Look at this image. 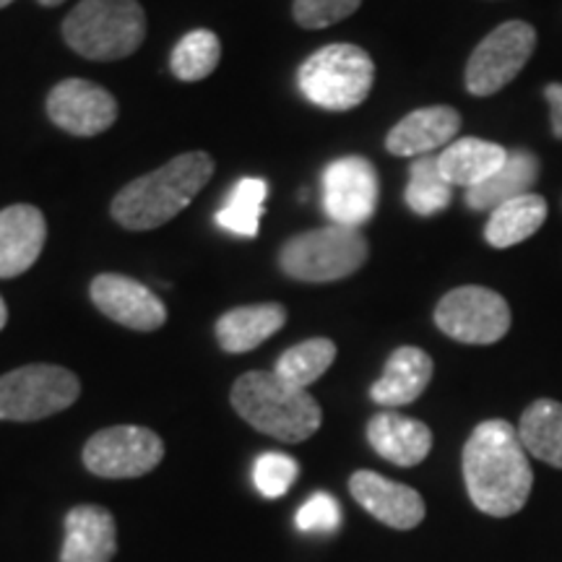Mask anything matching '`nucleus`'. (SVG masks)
Listing matches in <instances>:
<instances>
[{"label":"nucleus","mask_w":562,"mask_h":562,"mask_svg":"<svg viewBox=\"0 0 562 562\" xmlns=\"http://www.w3.org/2000/svg\"><path fill=\"white\" fill-rule=\"evenodd\" d=\"M463 482L482 513L508 518L529 501L533 472L518 430L505 419L474 427L463 446Z\"/></svg>","instance_id":"1"},{"label":"nucleus","mask_w":562,"mask_h":562,"mask_svg":"<svg viewBox=\"0 0 562 562\" xmlns=\"http://www.w3.org/2000/svg\"><path fill=\"white\" fill-rule=\"evenodd\" d=\"M214 175V159L206 151L180 154L144 178L131 180L112 199V220L131 232L157 229L191 206Z\"/></svg>","instance_id":"2"},{"label":"nucleus","mask_w":562,"mask_h":562,"mask_svg":"<svg viewBox=\"0 0 562 562\" xmlns=\"http://www.w3.org/2000/svg\"><path fill=\"white\" fill-rule=\"evenodd\" d=\"M232 406L248 425L281 442H302L318 432L323 412L307 391L284 383L277 372H245L232 385Z\"/></svg>","instance_id":"3"},{"label":"nucleus","mask_w":562,"mask_h":562,"mask_svg":"<svg viewBox=\"0 0 562 562\" xmlns=\"http://www.w3.org/2000/svg\"><path fill=\"white\" fill-rule=\"evenodd\" d=\"M63 40L87 60H123L144 45L146 13L138 0H81L63 21Z\"/></svg>","instance_id":"4"},{"label":"nucleus","mask_w":562,"mask_h":562,"mask_svg":"<svg viewBox=\"0 0 562 562\" xmlns=\"http://www.w3.org/2000/svg\"><path fill=\"white\" fill-rule=\"evenodd\" d=\"M368 237L360 229L328 224L286 240L279 250V266L290 279L328 284L360 271L368 263Z\"/></svg>","instance_id":"5"},{"label":"nucleus","mask_w":562,"mask_h":562,"mask_svg":"<svg viewBox=\"0 0 562 562\" xmlns=\"http://www.w3.org/2000/svg\"><path fill=\"white\" fill-rule=\"evenodd\" d=\"M302 94L331 112L360 108L375 83V63L362 47L336 42L315 50L297 70Z\"/></svg>","instance_id":"6"},{"label":"nucleus","mask_w":562,"mask_h":562,"mask_svg":"<svg viewBox=\"0 0 562 562\" xmlns=\"http://www.w3.org/2000/svg\"><path fill=\"white\" fill-rule=\"evenodd\" d=\"M81 396V383L60 364H24L0 375V419L37 422L53 417Z\"/></svg>","instance_id":"7"},{"label":"nucleus","mask_w":562,"mask_h":562,"mask_svg":"<svg viewBox=\"0 0 562 562\" xmlns=\"http://www.w3.org/2000/svg\"><path fill=\"white\" fill-rule=\"evenodd\" d=\"M537 50V30L526 21H505L469 55L463 83L472 97H492L508 87Z\"/></svg>","instance_id":"8"},{"label":"nucleus","mask_w":562,"mask_h":562,"mask_svg":"<svg viewBox=\"0 0 562 562\" xmlns=\"http://www.w3.org/2000/svg\"><path fill=\"white\" fill-rule=\"evenodd\" d=\"M510 305L503 294L480 284L456 286L435 307V326L453 341L487 347L510 331Z\"/></svg>","instance_id":"9"},{"label":"nucleus","mask_w":562,"mask_h":562,"mask_svg":"<svg viewBox=\"0 0 562 562\" xmlns=\"http://www.w3.org/2000/svg\"><path fill=\"white\" fill-rule=\"evenodd\" d=\"M165 459V442L149 427L117 425L91 435L83 446V467L104 480L149 474Z\"/></svg>","instance_id":"10"},{"label":"nucleus","mask_w":562,"mask_h":562,"mask_svg":"<svg viewBox=\"0 0 562 562\" xmlns=\"http://www.w3.org/2000/svg\"><path fill=\"white\" fill-rule=\"evenodd\" d=\"M378 193V172L364 157H341L323 172V209L334 224L360 229L375 214Z\"/></svg>","instance_id":"11"},{"label":"nucleus","mask_w":562,"mask_h":562,"mask_svg":"<svg viewBox=\"0 0 562 562\" xmlns=\"http://www.w3.org/2000/svg\"><path fill=\"white\" fill-rule=\"evenodd\" d=\"M47 115L70 136H97L117 121V102L108 89L87 79H66L47 97Z\"/></svg>","instance_id":"12"},{"label":"nucleus","mask_w":562,"mask_h":562,"mask_svg":"<svg viewBox=\"0 0 562 562\" xmlns=\"http://www.w3.org/2000/svg\"><path fill=\"white\" fill-rule=\"evenodd\" d=\"M91 302L110 321L133 331H157L167 323V307L149 286L123 277V273H100L89 286Z\"/></svg>","instance_id":"13"},{"label":"nucleus","mask_w":562,"mask_h":562,"mask_svg":"<svg viewBox=\"0 0 562 562\" xmlns=\"http://www.w3.org/2000/svg\"><path fill=\"white\" fill-rule=\"evenodd\" d=\"M349 492L372 518L391 529L409 531L425 518V501L419 492L383 474L355 472L349 480Z\"/></svg>","instance_id":"14"},{"label":"nucleus","mask_w":562,"mask_h":562,"mask_svg":"<svg viewBox=\"0 0 562 562\" xmlns=\"http://www.w3.org/2000/svg\"><path fill=\"white\" fill-rule=\"evenodd\" d=\"M47 240L45 214L30 203L0 211V279H13L37 263Z\"/></svg>","instance_id":"15"},{"label":"nucleus","mask_w":562,"mask_h":562,"mask_svg":"<svg viewBox=\"0 0 562 562\" xmlns=\"http://www.w3.org/2000/svg\"><path fill=\"white\" fill-rule=\"evenodd\" d=\"M459 131V110L448 108V104H432V108L409 112L393 125L385 138V149L396 157H427L440 146L453 144Z\"/></svg>","instance_id":"16"},{"label":"nucleus","mask_w":562,"mask_h":562,"mask_svg":"<svg viewBox=\"0 0 562 562\" xmlns=\"http://www.w3.org/2000/svg\"><path fill=\"white\" fill-rule=\"evenodd\" d=\"M368 440L372 451L396 467H417L432 451L430 427L396 412L375 414L368 425Z\"/></svg>","instance_id":"17"},{"label":"nucleus","mask_w":562,"mask_h":562,"mask_svg":"<svg viewBox=\"0 0 562 562\" xmlns=\"http://www.w3.org/2000/svg\"><path fill=\"white\" fill-rule=\"evenodd\" d=\"M117 550L115 518L102 505H79L66 516L60 562H110Z\"/></svg>","instance_id":"18"},{"label":"nucleus","mask_w":562,"mask_h":562,"mask_svg":"<svg viewBox=\"0 0 562 562\" xmlns=\"http://www.w3.org/2000/svg\"><path fill=\"white\" fill-rule=\"evenodd\" d=\"M432 357L419 347H398L385 362L381 381L372 383L370 398L385 409L406 406L425 393L432 381Z\"/></svg>","instance_id":"19"},{"label":"nucleus","mask_w":562,"mask_h":562,"mask_svg":"<svg viewBox=\"0 0 562 562\" xmlns=\"http://www.w3.org/2000/svg\"><path fill=\"white\" fill-rule=\"evenodd\" d=\"M508 154L510 151L503 149L501 144L469 136L448 144L438 157V167L451 186H463L469 191L501 170Z\"/></svg>","instance_id":"20"},{"label":"nucleus","mask_w":562,"mask_h":562,"mask_svg":"<svg viewBox=\"0 0 562 562\" xmlns=\"http://www.w3.org/2000/svg\"><path fill=\"white\" fill-rule=\"evenodd\" d=\"M547 214H550V206L539 193H524L518 199L505 201L492 209L490 220L484 224V240L495 250L521 245L544 227Z\"/></svg>","instance_id":"21"},{"label":"nucleus","mask_w":562,"mask_h":562,"mask_svg":"<svg viewBox=\"0 0 562 562\" xmlns=\"http://www.w3.org/2000/svg\"><path fill=\"white\" fill-rule=\"evenodd\" d=\"M286 323V311L277 302H266V305H245L235 311L224 313L216 321V339L222 349L229 355H243V351L256 349L269 336L281 331Z\"/></svg>","instance_id":"22"},{"label":"nucleus","mask_w":562,"mask_h":562,"mask_svg":"<svg viewBox=\"0 0 562 562\" xmlns=\"http://www.w3.org/2000/svg\"><path fill=\"white\" fill-rule=\"evenodd\" d=\"M539 172H542V165L529 149L510 151L505 165L490 180H484L476 188H469L467 206L472 211H492L505 201L531 193L533 182L539 180Z\"/></svg>","instance_id":"23"},{"label":"nucleus","mask_w":562,"mask_h":562,"mask_svg":"<svg viewBox=\"0 0 562 562\" xmlns=\"http://www.w3.org/2000/svg\"><path fill=\"white\" fill-rule=\"evenodd\" d=\"M518 438L533 459L562 469V404L539 398L521 414Z\"/></svg>","instance_id":"24"},{"label":"nucleus","mask_w":562,"mask_h":562,"mask_svg":"<svg viewBox=\"0 0 562 562\" xmlns=\"http://www.w3.org/2000/svg\"><path fill=\"white\" fill-rule=\"evenodd\" d=\"M266 195H269V182L263 178H243L232 188L224 209L216 211V224L222 229L240 237H256L261 227V214Z\"/></svg>","instance_id":"25"},{"label":"nucleus","mask_w":562,"mask_h":562,"mask_svg":"<svg viewBox=\"0 0 562 562\" xmlns=\"http://www.w3.org/2000/svg\"><path fill=\"white\" fill-rule=\"evenodd\" d=\"M336 360V344L331 339H307L302 344H294L279 357L273 372L284 383L294 385V389L307 391L318 378L331 368Z\"/></svg>","instance_id":"26"},{"label":"nucleus","mask_w":562,"mask_h":562,"mask_svg":"<svg viewBox=\"0 0 562 562\" xmlns=\"http://www.w3.org/2000/svg\"><path fill=\"white\" fill-rule=\"evenodd\" d=\"M222 60V42L211 30H193L182 37L170 55V70L180 81H203Z\"/></svg>","instance_id":"27"},{"label":"nucleus","mask_w":562,"mask_h":562,"mask_svg":"<svg viewBox=\"0 0 562 562\" xmlns=\"http://www.w3.org/2000/svg\"><path fill=\"white\" fill-rule=\"evenodd\" d=\"M451 182L442 178L438 157H419L409 170V186H406V206L417 216H435L453 199Z\"/></svg>","instance_id":"28"},{"label":"nucleus","mask_w":562,"mask_h":562,"mask_svg":"<svg viewBox=\"0 0 562 562\" xmlns=\"http://www.w3.org/2000/svg\"><path fill=\"white\" fill-rule=\"evenodd\" d=\"M300 467L292 456L284 453H263L258 456L256 467H252V482L263 497H281L297 480Z\"/></svg>","instance_id":"29"},{"label":"nucleus","mask_w":562,"mask_h":562,"mask_svg":"<svg viewBox=\"0 0 562 562\" xmlns=\"http://www.w3.org/2000/svg\"><path fill=\"white\" fill-rule=\"evenodd\" d=\"M362 5V0H294L292 16L302 30H326L339 24Z\"/></svg>","instance_id":"30"},{"label":"nucleus","mask_w":562,"mask_h":562,"mask_svg":"<svg viewBox=\"0 0 562 562\" xmlns=\"http://www.w3.org/2000/svg\"><path fill=\"white\" fill-rule=\"evenodd\" d=\"M341 524V508L328 492L315 495L297 510V529L307 533H334Z\"/></svg>","instance_id":"31"},{"label":"nucleus","mask_w":562,"mask_h":562,"mask_svg":"<svg viewBox=\"0 0 562 562\" xmlns=\"http://www.w3.org/2000/svg\"><path fill=\"white\" fill-rule=\"evenodd\" d=\"M544 100H547V108H550V128H552V136L562 140V83L554 81V83H547L544 87Z\"/></svg>","instance_id":"32"},{"label":"nucleus","mask_w":562,"mask_h":562,"mask_svg":"<svg viewBox=\"0 0 562 562\" xmlns=\"http://www.w3.org/2000/svg\"><path fill=\"white\" fill-rule=\"evenodd\" d=\"M5 321H9V311H5V302H3V297H0V331H3Z\"/></svg>","instance_id":"33"},{"label":"nucleus","mask_w":562,"mask_h":562,"mask_svg":"<svg viewBox=\"0 0 562 562\" xmlns=\"http://www.w3.org/2000/svg\"><path fill=\"white\" fill-rule=\"evenodd\" d=\"M40 5H47V9H53V5H60V3H66V0H37Z\"/></svg>","instance_id":"34"},{"label":"nucleus","mask_w":562,"mask_h":562,"mask_svg":"<svg viewBox=\"0 0 562 562\" xmlns=\"http://www.w3.org/2000/svg\"><path fill=\"white\" fill-rule=\"evenodd\" d=\"M13 0H0V9H5V5H11Z\"/></svg>","instance_id":"35"}]
</instances>
